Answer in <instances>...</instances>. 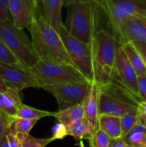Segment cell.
Instances as JSON below:
<instances>
[{
  "instance_id": "cell-11",
  "label": "cell",
  "mask_w": 146,
  "mask_h": 147,
  "mask_svg": "<svg viewBox=\"0 0 146 147\" xmlns=\"http://www.w3.org/2000/svg\"><path fill=\"white\" fill-rule=\"evenodd\" d=\"M8 5L14 25L21 30L28 28L39 14L37 0H8Z\"/></svg>"
},
{
  "instance_id": "cell-26",
  "label": "cell",
  "mask_w": 146,
  "mask_h": 147,
  "mask_svg": "<svg viewBox=\"0 0 146 147\" xmlns=\"http://www.w3.org/2000/svg\"><path fill=\"white\" fill-rule=\"evenodd\" d=\"M111 139L102 131L98 129L90 139V147H108Z\"/></svg>"
},
{
  "instance_id": "cell-40",
  "label": "cell",
  "mask_w": 146,
  "mask_h": 147,
  "mask_svg": "<svg viewBox=\"0 0 146 147\" xmlns=\"http://www.w3.org/2000/svg\"><path fill=\"white\" fill-rule=\"evenodd\" d=\"M127 147H133V146H128V145H127Z\"/></svg>"
},
{
  "instance_id": "cell-33",
  "label": "cell",
  "mask_w": 146,
  "mask_h": 147,
  "mask_svg": "<svg viewBox=\"0 0 146 147\" xmlns=\"http://www.w3.org/2000/svg\"><path fill=\"white\" fill-rule=\"evenodd\" d=\"M130 42L133 43V45L139 52L146 66V43L142 42Z\"/></svg>"
},
{
  "instance_id": "cell-8",
  "label": "cell",
  "mask_w": 146,
  "mask_h": 147,
  "mask_svg": "<svg viewBox=\"0 0 146 147\" xmlns=\"http://www.w3.org/2000/svg\"><path fill=\"white\" fill-rule=\"evenodd\" d=\"M59 34L73 65L89 81H92V57L90 45L74 38L64 25L60 29Z\"/></svg>"
},
{
  "instance_id": "cell-25",
  "label": "cell",
  "mask_w": 146,
  "mask_h": 147,
  "mask_svg": "<svg viewBox=\"0 0 146 147\" xmlns=\"http://www.w3.org/2000/svg\"><path fill=\"white\" fill-rule=\"evenodd\" d=\"M0 63L7 65L21 64L1 38H0Z\"/></svg>"
},
{
  "instance_id": "cell-2",
  "label": "cell",
  "mask_w": 146,
  "mask_h": 147,
  "mask_svg": "<svg viewBox=\"0 0 146 147\" xmlns=\"http://www.w3.org/2000/svg\"><path fill=\"white\" fill-rule=\"evenodd\" d=\"M28 30L39 60L73 65L60 34L46 22L42 14H38Z\"/></svg>"
},
{
  "instance_id": "cell-38",
  "label": "cell",
  "mask_w": 146,
  "mask_h": 147,
  "mask_svg": "<svg viewBox=\"0 0 146 147\" xmlns=\"http://www.w3.org/2000/svg\"><path fill=\"white\" fill-rule=\"evenodd\" d=\"M7 90V87L6 86L5 83L3 81L2 79L0 77V92H4Z\"/></svg>"
},
{
  "instance_id": "cell-16",
  "label": "cell",
  "mask_w": 146,
  "mask_h": 147,
  "mask_svg": "<svg viewBox=\"0 0 146 147\" xmlns=\"http://www.w3.org/2000/svg\"><path fill=\"white\" fill-rule=\"evenodd\" d=\"M22 103L19 92L7 88L0 92V113L7 118L16 117L18 108Z\"/></svg>"
},
{
  "instance_id": "cell-32",
  "label": "cell",
  "mask_w": 146,
  "mask_h": 147,
  "mask_svg": "<svg viewBox=\"0 0 146 147\" xmlns=\"http://www.w3.org/2000/svg\"><path fill=\"white\" fill-rule=\"evenodd\" d=\"M13 118H7L0 113V136L7 134L8 128Z\"/></svg>"
},
{
  "instance_id": "cell-22",
  "label": "cell",
  "mask_w": 146,
  "mask_h": 147,
  "mask_svg": "<svg viewBox=\"0 0 146 147\" xmlns=\"http://www.w3.org/2000/svg\"><path fill=\"white\" fill-rule=\"evenodd\" d=\"M37 121L38 120L36 119L13 118L9 126L7 134H10L16 135L17 134H29L31 129Z\"/></svg>"
},
{
  "instance_id": "cell-5",
  "label": "cell",
  "mask_w": 146,
  "mask_h": 147,
  "mask_svg": "<svg viewBox=\"0 0 146 147\" xmlns=\"http://www.w3.org/2000/svg\"><path fill=\"white\" fill-rule=\"evenodd\" d=\"M104 24L114 34L120 25L132 18H146V0H97Z\"/></svg>"
},
{
  "instance_id": "cell-31",
  "label": "cell",
  "mask_w": 146,
  "mask_h": 147,
  "mask_svg": "<svg viewBox=\"0 0 146 147\" xmlns=\"http://www.w3.org/2000/svg\"><path fill=\"white\" fill-rule=\"evenodd\" d=\"M53 136L55 139H62L65 137L66 135V129L65 126H63L61 123H57L52 128Z\"/></svg>"
},
{
  "instance_id": "cell-39",
  "label": "cell",
  "mask_w": 146,
  "mask_h": 147,
  "mask_svg": "<svg viewBox=\"0 0 146 147\" xmlns=\"http://www.w3.org/2000/svg\"><path fill=\"white\" fill-rule=\"evenodd\" d=\"M81 145H82V147H84V146H83V145H82V142H81Z\"/></svg>"
},
{
  "instance_id": "cell-1",
  "label": "cell",
  "mask_w": 146,
  "mask_h": 147,
  "mask_svg": "<svg viewBox=\"0 0 146 147\" xmlns=\"http://www.w3.org/2000/svg\"><path fill=\"white\" fill-rule=\"evenodd\" d=\"M66 7L67 20L64 27L80 41L90 45L96 32L101 27H106L102 10L97 0L75 3Z\"/></svg>"
},
{
  "instance_id": "cell-37",
  "label": "cell",
  "mask_w": 146,
  "mask_h": 147,
  "mask_svg": "<svg viewBox=\"0 0 146 147\" xmlns=\"http://www.w3.org/2000/svg\"><path fill=\"white\" fill-rule=\"evenodd\" d=\"M89 0H62V4L63 6L67 7V6L70 5V4H75V3L78 2H82V1H87Z\"/></svg>"
},
{
  "instance_id": "cell-30",
  "label": "cell",
  "mask_w": 146,
  "mask_h": 147,
  "mask_svg": "<svg viewBox=\"0 0 146 147\" xmlns=\"http://www.w3.org/2000/svg\"><path fill=\"white\" fill-rule=\"evenodd\" d=\"M137 121L146 127V102L139 103L137 111Z\"/></svg>"
},
{
  "instance_id": "cell-13",
  "label": "cell",
  "mask_w": 146,
  "mask_h": 147,
  "mask_svg": "<svg viewBox=\"0 0 146 147\" xmlns=\"http://www.w3.org/2000/svg\"><path fill=\"white\" fill-rule=\"evenodd\" d=\"M119 46L130 42L146 43V18H132L123 22L115 34Z\"/></svg>"
},
{
  "instance_id": "cell-12",
  "label": "cell",
  "mask_w": 146,
  "mask_h": 147,
  "mask_svg": "<svg viewBox=\"0 0 146 147\" xmlns=\"http://www.w3.org/2000/svg\"><path fill=\"white\" fill-rule=\"evenodd\" d=\"M113 76L140 100L137 88V76L121 46L117 49Z\"/></svg>"
},
{
  "instance_id": "cell-19",
  "label": "cell",
  "mask_w": 146,
  "mask_h": 147,
  "mask_svg": "<svg viewBox=\"0 0 146 147\" xmlns=\"http://www.w3.org/2000/svg\"><path fill=\"white\" fill-rule=\"evenodd\" d=\"M124 142L133 147H146V127L139 121L123 136Z\"/></svg>"
},
{
  "instance_id": "cell-17",
  "label": "cell",
  "mask_w": 146,
  "mask_h": 147,
  "mask_svg": "<svg viewBox=\"0 0 146 147\" xmlns=\"http://www.w3.org/2000/svg\"><path fill=\"white\" fill-rule=\"evenodd\" d=\"M99 129L108 135L111 139L122 137L120 117L110 115H99Z\"/></svg>"
},
{
  "instance_id": "cell-4",
  "label": "cell",
  "mask_w": 146,
  "mask_h": 147,
  "mask_svg": "<svg viewBox=\"0 0 146 147\" xmlns=\"http://www.w3.org/2000/svg\"><path fill=\"white\" fill-rule=\"evenodd\" d=\"M140 103V100L114 76L109 83L99 86V115L122 117L137 114Z\"/></svg>"
},
{
  "instance_id": "cell-18",
  "label": "cell",
  "mask_w": 146,
  "mask_h": 147,
  "mask_svg": "<svg viewBox=\"0 0 146 147\" xmlns=\"http://www.w3.org/2000/svg\"><path fill=\"white\" fill-rule=\"evenodd\" d=\"M84 101L62 111L55 112L54 117L65 127L84 117Z\"/></svg>"
},
{
  "instance_id": "cell-9",
  "label": "cell",
  "mask_w": 146,
  "mask_h": 147,
  "mask_svg": "<svg viewBox=\"0 0 146 147\" xmlns=\"http://www.w3.org/2000/svg\"><path fill=\"white\" fill-rule=\"evenodd\" d=\"M90 84V81L85 80L47 86L42 88L55 97L58 103L59 111H62L84 102L88 93Z\"/></svg>"
},
{
  "instance_id": "cell-35",
  "label": "cell",
  "mask_w": 146,
  "mask_h": 147,
  "mask_svg": "<svg viewBox=\"0 0 146 147\" xmlns=\"http://www.w3.org/2000/svg\"><path fill=\"white\" fill-rule=\"evenodd\" d=\"M7 136L8 138L9 144L10 147H21L19 140L16 135L8 134H7Z\"/></svg>"
},
{
  "instance_id": "cell-29",
  "label": "cell",
  "mask_w": 146,
  "mask_h": 147,
  "mask_svg": "<svg viewBox=\"0 0 146 147\" xmlns=\"http://www.w3.org/2000/svg\"><path fill=\"white\" fill-rule=\"evenodd\" d=\"M11 20L9 9L8 0H0V21Z\"/></svg>"
},
{
  "instance_id": "cell-28",
  "label": "cell",
  "mask_w": 146,
  "mask_h": 147,
  "mask_svg": "<svg viewBox=\"0 0 146 147\" xmlns=\"http://www.w3.org/2000/svg\"><path fill=\"white\" fill-rule=\"evenodd\" d=\"M138 96L141 102H146V76H137Z\"/></svg>"
},
{
  "instance_id": "cell-14",
  "label": "cell",
  "mask_w": 146,
  "mask_h": 147,
  "mask_svg": "<svg viewBox=\"0 0 146 147\" xmlns=\"http://www.w3.org/2000/svg\"><path fill=\"white\" fill-rule=\"evenodd\" d=\"M84 117L88 121L92 135L99 129V85L90 81L87 97L84 100Z\"/></svg>"
},
{
  "instance_id": "cell-10",
  "label": "cell",
  "mask_w": 146,
  "mask_h": 147,
  "mask_svg": "<svg viewBox=\"0 0 146 147\" xmlns=\"http://www.w3.org/2000/svg\"><path fill=\"white\" fill-rule=\"evenodd\" d=\"M0 77L7 88L20 92L27 88H37V83L30 67L23 65L0 63Z\"/></svg>"
},
{
  "instance_id": "cell-20",
  "label": "cell",
  "mask_w": 146,
  "mask_h": 147,
  "mask_svg": "<svg viewBox=\"0 0 146 147\" xmlns=\"http://www.w3.org/2000/svg\"><path fill=\"white\" fill-rule=\"evenodd\" d=\"M123 50L125 53L130 64L133 66L137 76H146V66L141 55L132 42H127L122 45Z\"/></svg>"
},
{
  "instance_id": "cell-23",
  "label": "cell",
  "mask_w": 146,
  "mask_h": 147,
  "mask_svg": "<svg viewBox=\"0 0 146 147\" xmlns=\"http://www.w3.org/2000/svg\"><path fill=\"white\" fill-rule=\"evenodd\" d=\"M55 112H50L47 111L40 110L35 108L31 107L27 105L21 103L18 108L16 117L27 119H36L40 120L47 116H54Z\"/></svg>"
},
{
  "instance_id": "cell-6",
  "label": "cell",
  "mask_w": 146,
  "mask_h": 147,
  "mask_svg": "<svg viewBox=\"0 0 146 147\" xmlns=\"http://www.w3.org/2000/svg\"><path fill=\"white\" fill-rule=\"evenodd\" d=\"M37 83V87L88 80L73 65L47 63L39 60L30 67Z\"/></svg>"
},
{
  "instance_id": "cell-24",
  "label": "cell",
  "mask_w": 146,
  "mask_h": 147,
  "mask_svg": "<svg viewBox=\"0 0 146 147\" xmlns=\"http://www.w3.org/2000/svg\"><path fill=\"white\" fill-rule=\"evenodd\" d=\"M16 136L19 140L21 147H45L55 140L52 136L46 139H39L31 136L29 134H17Z\"/></svg>"
},
{
  "instance_id": "cell-27",
  "label": "cell",
  "mask_w": 146,
  "mask_h": 147,
  "mask_svg": "<svg viewBox=\"0 0 146 147\" xmlns=\"http://www.w3.org/2000/svg\"><path fill=\"white\" fill-rule=\"evenodd\" d=\"M137 122V114H127L120 117L122 137L127 133Z\"/></svg>"
},
{
  "instance_id": "cell-15",
  "label": "cell",
  "mask_w": 146,
  "mask_h": 147,
  "mask_svg": "<svg viewBox=\"0 0 146 147\" xmlns=\"http://www.w3.org/2000/svg\"><path fill=\"white\" fill-rule=\"evenodd\" d=\"M43 17L47 23L60 32L64 24L62 20V0H42Z\"/></svg>"
},
{
  "instance_id": "cell-34",
  "label": "cell",
  "mask_w": 146,
  "mask_h": 147,
  "mask_svg": "<svg viewBox=\"0 0 146 147\" xmlns=\"http://www.w3.org/2000/svg\"><path fill=\"white\" fill-rule=\"evenodd\" d=\"M108 147H127V145L124 142L123 137H119L111 139Z\"/></svg>"
},
{
  "instance_id": "cell-3",
  "label": "cell",
  "mask_w": 146,
  "mask_h": 147,
  "mask_svg": "<svg viewBox=\"0 0 146 147\" xmlns=\"http://www.w3.org/2000/svg\"><path fill=\"white\" fill-rule=\"evenodd\" d=\"M93 80L99 86L109 83L113 76L117 49L120 47L115 34L101 27L94 34L91 44Z\"/></svg>"
},
{
  "instance_id": "cell-7",
  "label": "cell",
  "mask_w": 146,
  "mask_h": 147,
  "mask_svg": "<svg viewBox=\"0 0 146 147\" xmlns=\"http://www.w3.org/2000/svg\"><path fill=\"white\" fill-rule=\"evenodd\" d=\"M0 38L23 65L31 67L39 61L31 40L24 30L14 25L11 20L0 21Z\"/></svg>"
},
{
  "instance_id": "cell-41",
  "label": "cell",
  "mask_w": 146,
  "mask_h": 147,
  "mask_svg": "<svg viewBox=\"0 0 146 147\" xmlns=\"http://www.w3.org/2000/svg\"><path fill=\"white\" fill-rule=\"evenodd\" d=\"M37 1H40V0H37Z\"/></svg>"
},
{
  "instance_id": "cell-36",
  "label": "cell",
  "mask_w": 146,
  "mask_h": 147,
  "mask_svg": "<svg viewBox=\"0 0 146 147\" xmlns=\"http://www.w3.org/2000/svg\"><path fill=\"white\" fill-rule=\"evenodd\" d=\"M0 147H10L7 134L0 136Z\"/></svg>"
},
{
  "instance_id": "cell-21",
  "label": "cell",
  "mask_w": 146,
  "mask_h": 147,
  "mask_svg": "<svg viewBox=\"0 0 146 147\" xmlns=\"http://www.w3.org/2000/svg\"><path fill=\"white\" fill-rule=\"evenodd\" d=\"M66 135L72 136L77 141L87 139L90 141L92 136L88 121L84 117L65 127Z\"/></svg>"
}]
</instances>
